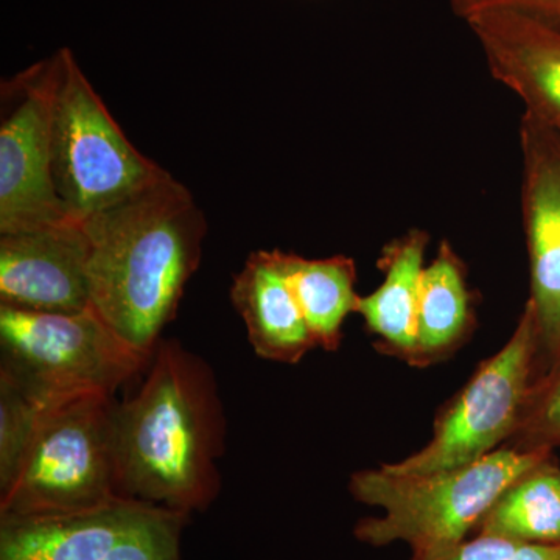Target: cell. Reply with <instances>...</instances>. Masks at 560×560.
Returning a JSON list of instances; mask_svg holds the SVG:
<instances>
[{"label":"cell","mask_w":560,"mask_h":560,"mask_svg":"<svg viewBox=\"0 0 560 560\" xmlns=\"http://www.w3.org/2000/svg\"><path fill=\"white\" fill-rule=\"evenodd\" d=\"M55 80L54 55L7 88L20 101L0 125V234L75 221L62 205L51 168Z\"/></svg>","instance_id":"obj_9"},{"label":"cell","mask_w":560,"mask_h":560,"mask_svg":"<svg viewBox=\"0 0 560 560\" xmlns=\"http://www.w3.org/2000/svg\"><path fill=\"white\" fill-rule=\"evenodd\" d=\"M475 534L530 545H560V470L550 458L501 492Z\"/></svg>","instance_id":"obj_16"},{"label":"cell","mask_w":560,"mask_h":560,"mask_svg":"<svg viewBox=\"0 0 560 560\" xmlns=\"http://www.w3.org/2000/svg\"><path fill=\"white\" fill-rule=\"evenodd\" d=\"M114 401L105 394L50 401L13 481L0 492V515L77 514L119 500Z\"/></svg>","instance_id":"obj_4"},{"label":"cell","mask_w":560,"mask_h":560,"mask_svg":"<svg viewBox=\"0 0 560 560\" xmlns=\"http://www.w3.org/2000/svg\"><path fill=\"white\" fill-rule=\"evenodd\" d=\"M83 223L0 234V305L40 313L91 308Z\"/></svg>","instance_id":"obj_11"},{"label":"cell","mask_w":560,"mask_h":560,"mask_svg":"<svg viewBox=\"0 0 560 560\" xmlns=\"http://www.w3.org/2000/svg\"><path fill=\"white\" fill-rule=\"evenodd\" d=\"M492 73L526 113L560 138V24L526 11L489 9L466 20Z\"/></svg>","instance_id":"obj_12"},{"label":"cell","mask_w":560,"mask_h":560,"mask_svg":"<svg viewBox=\"0 0 560 560\" xmlns=\"http://www.w3.org/2000/svg\"><path fill=\"white\" fill-rule=\"evenodd\" d=\"M289 276L316 345L334 352L340 348L342 326L350 313H355L360 298L355 261L346 256L304 259L290 254Z\"/></svg>","instance_id":"obj_17"},{"label":"cell","mask_w":560,"mask_h":560,"mask_svg":"<svg viewBox=\"0 0 560 560\" xmlns=\"http://www.w3.org/2000/svg\"><path fill=\"white\" fill-rule=\"evenodd\" d=\"M475 298L467 268L447 241L423 268L420 280L418 335L411 366L427 368L452 357L475 329Z\"/></svg>","instance_id":"obj_15"},{"label":"cell","mask_w":560,"mask_h":560,"mask_svg":"<svg viewBox=\"0 0 560 560\" xmlns=\"http://www.w3.org/2000/svg\"><path fill=\"white\" fill-rule=\"evenodd\" d=\"M550 453L504 445L469 466L438 474H396L382 466L355 471L349 482L353 499L383 514L361 518L353 534L371 547L401 541L412 555L452 547L469 539L501 492Z\"/></svg>","instance_id":"obj_3"},{"label":"cell","mask_w":560,"mask_h":560,"mask_svg":"<svg viewBox=\"0 0 560 560\" xmlns=\"http://www.w3.org/2000/svg\"><path fill=\"white\" fill-rule=\"evenodd\" d=\"M49 404L0 372V492L13 481Z\"/></svg>","instance_id":"obj_18"},{"label":"cell","mask_w":560,"mask_h":560,"mask_svg":"<svg viewBox=\"0 0 560 560\" xmlns=\"http://www.w3.org/2000/svg\"><path fill=\"white\" fill-rule=\"evenodd\" d=\"M55 60L51 168L62 205L83 223L168 172L135 149L72 51L58 50Z\"/></svg>","instance_id":"obj_5"},{"label":"cell","mask_w":560,"mask_h":560,"mask_svg":"<svg viewBox=\"0 0 560 560\" xmlns=\"http://www.w3.org/2000/svg\"><path fill=\"white\" fill-rule=\"evenodd\" d=\"M91 308L131 348L153 355L197 271L206 219L171 173L83 221Z\"/></svg>","instance_id":"obj_2"},{"label":"cell","mask_w":560,"mask_h":560,"mask_svg":"<svg viewBox=\"0 0 560 560\" xmlns=\"http://www.w3.org/2000/svg\"><path fill=\"white\" fill-rule=\"evenodd\" d=\"M94 308L40 313L0 305V372L47 401L105 394L149 364Z\"/></svg>","instance_id":"obj_6"},{"label":"cell","mask_w":560,"mask_h":560,"mask_svg":"<svg viewBox=\"0 0 560 560\" xmlns=\"http://www.w3.org/2000/svg\"><path fill=\"white\" fill-rule=\"evenodd\" d=\"M411 560H560V545H530L475 534L440 550L415 552Z\"/></svg>","instance_id":"obj_20"},{"label":"cell","mask_w":560,"mask_h":560,"mask_svg":"<svg viewBox=\"0 0 560 560\" xmlns=\"http://www.w3.org/2000/svg\"><path fill=\"white\" fill-rule=\"evenodd\" d=\"M521 143L523 226L530 276L526 304L536 324V371L545 360L547 372L560 359V138L525 113Z\"/></svg>","instance_id":"obj_10"},{"label":"cell","mask_w":560,"mask_h":560,"mask_svg":"<svg viewBox=\"0 0 560 560\" xmlns=\"http://www.w3.org/2000/svg\"><path fill=\"white\" fill-rule=\"evenodd\" d=\"M536 359V324L526 304L506 345L478 364L469 382L438 412L429 444L382 467L396 474H438L469 466L504 447L521 422Z\"/></svg>","instance_id":"obj_7"},{"label":"cell","mask_w":560,"mask_h":560,"mask_svg":"<svg viewBox=\"0 0 560 560\" xmlns=\"http://www.w3.org/2000/svg\"><path fill=\"white\" fill-rule=\"evenodd\" d=\"M560 445V359L534 378L521 422L506 447L551 452Z\"/></svg>","instance_id":"obj_19"},{"label":"cell","mask_w":560,"mask_h":560,"mask_svg":"<svg viewBox=\"0 0 560 560\" xmlns=\"http://www.w3.org/2000/svg\"><path fill=\"white\" fill-rule=\"evenodd\" d=\"M224 423L209 364L178 341L158 342L140 388L114 401L120 499L186 515L208 510L221 488Z\"/></svg>","instance_id":"obj_1"},{"label":"cell","mask_w":560,"mask_h":560,"mask_svg":"<svg viewBox=\"0 0 560 560\" xmlns=\"http://www.w3.org/2000/svg\"><path fill=\"white\" fill-rule=\"evenodd\" d=\"M429 232L410 230L383 246L378 268L385 279L374 293L360 296L357 311L375 348L411 364L418 335L420 280L425 265Z\"/></svg>","instance_id":"obj_14"},{"label":"cell","mask_w":560,"mask_h":560,"mask_svg":"<svg viewBox=\"0 0 560 560\" xmlns=\"http://www.w3.org/2000/svg\"><path fill=\"white\" fill-rule=\"evenodd\" d=\"M451 5L463 20L482 10L512 9L560 24V0H451Z\"/></svg>","instance_id":"obj_21"},{"label":"cell","mask_w":560,"mask_h":560,"mask_svg":"<svg viewBox=\"0 0 560 560\" xmlns=\"http://www.w3.org/2000/svg\"><path fill=\"white\" fill-rule=\"evenodd\" d=\"M289 256L279 249L250 254L232 282L231 301L257 357L296 364L318 345L291 289Z\"/></svg>","instance_id":"obj_13"},{"label":"cell","mask_w":560,"mask_h":560,"mask_svg":"<svg viewBox=\"0 0 560 560\" xmlns=\"http://www.w3.org/2000/svg\"><path fill=\"white\" fill-rule=\"evenodd\" d=\"M189 521L127 499L77 514L0 515V560H180Z\"/></svg>","instance_id":"obj_8"}]
</instances>
